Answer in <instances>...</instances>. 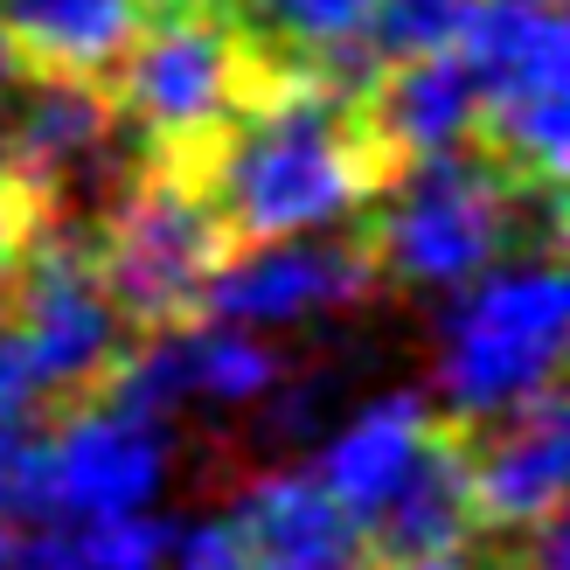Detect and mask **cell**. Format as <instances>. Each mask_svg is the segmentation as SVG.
I'll return each mask as SVG.
<instances>
[{
  "instance_id": "1",
  "label": "cell",
  "mask_w": 570,
  "mask_h": 570,
  "mask_svg": "<svg viewBox=\"0 0 570 570\" xmlns=\"http://www.w3.org/2000/svg\"><path fill=\"white\" fill-rule=\"evenodd\" d=\"M390 175L396 167L368 139L362 105L321 91L306 63H278L272 91L244 105L195 167V188L230 244H265L313 223H341L376 188H390Z\"/></svg>"
},
{
  "instance_id": "2",
  "label": "cell",
  "mask_w": 570,
  "mask_h": 570,
  "mask_svg": "<svg viewBox=\"0 0 570 570\" xmlns=\"http://www.w3.org/2000/svg\"><path fill=\"white\" fill-rule=\"evenodd\" d=\"M278 77V56L258 49L237 0H147L126 49L98 77L132 132V154L181 175L209 160L223 126L258 105Z\"/></svg>"
},
{
  "instance_id": "3",
  "label": "cell",
  "mask_w": 570,
  "mask_h": 570,
  "mask_svg": "<svg viewBox=\"0 0 570 570\" xmlns=\"http://www.w3.org/2000/svg\"><path fill=\"white\" fill-rule=\"evenodd\" d=\"M223 258H230V237L209 216L203 188H188L181 175H167L154 160H132L119 195L98 209L91 272L105 285V299L147 334L195 321L203 285Z\"/></svg>"
},
{
  "instance_id": "4",
  "label": "cell",
  "mask_w": 570,
  "mask_h": 570,
  "mask_svg": "<svg viewBox=\"0 0 570 570\" xmlns=\"http://www.w3.org/2000/svg\"><path fill=\"white\" fill-rule=\"evenodd\" d=\"M390 209L368 230L383 278L404 285H460L508 244V230H522V188L508 167L480 147H439L417 154L390 175Z\"/></svg>"
},
{
  "instance_id": "5",
  "label": "cell",
  "mask_w": 570,
  "mask_h": 570,
  "mask_svg": "<svg viewBox=\"0 0 570 570\" xmlns=\"http://www.w3.org/2000/svg\"><path fill=\"white\" fill-rule=\"evenodd\" d=\"M0 327L42 404H83L126 362V313L105 299L83 230H42L0 285Z\"/></svg>"
},
{
  "instance_id": "6",
  "label": "cell",
  "mask_w": 570,
  "mask_h": 570,
  "mask_svg": "<svg viewBox=\"0 0 570 570\" xmlns=\"http://www.w3.org/2000/svg\"><path fill=\"white\" fill-rule=\"evenodd\" d=\"M563 355V272L557 258H522L452 306L439 355L445 417L480 424L557 383Z\"/></svg>"
},
{
  "instance_id": "7",
  "label": "cell",
  "mask_w": 570,
  "mask_h": 570,
  "mask_svg": "<svg viewBox=\"0 0 570 570\" xmlns=\"http://www.w3.org/2000/svg\"><path fill=\"white\" fill-rule=\"evenodd\" d=\"M167 473V439L160 417L119 404V396H83L70 417L56 424V439H36L28 466L14 473V488L0 508H14L21 522H111L147 508Z\"/></svg>"
},
{
  "instance_id": "8",
  "label": "cell",
  "mask_w": 570,
  "mask_h": 570,
  "mask_svg": "<svg viewBox=\"0 0 570 570\" xmlns=\"http://www.w3.org/2000/svg\"><path fill=\"white\" fill-rule=\"evenodd\" d=\"M473 424L432 411L424 439L411 452V466L383 488V501L355 522L362 529V550L368 570H396V563H417V557H445V550H466L480 535V508H473Z\"/></svg>"
},
{
  "instance_id": "9",
  "label": "cell",
  "mask_w": 570,
  "mask_h": 570,
  "mask_svg": "<svg viewBox=\"0 0 570 570\" xmlns=\"http://www.w3.org/2000/svg\"><path fill=\"white\" fill-rule=\"evenodd\" d=\"M376 285L383 265L362 230V237H313L223 258L203 285V306H216L223 321H313L334 306H362Z\"/></svg>"
},
{
  "instance_id": "10",
  "label": "cell",
  "mask_w": 570,
  "mask_h": 570,
  "mask_svg": "<svg viewBox=\"0 0 570 570\" xmlns=\"http://www.w3.org/2000/svg\"><path fill=\"white\" fill-rule=\"evenodd\" d=\"M501 424L480 452L466 445L473 460V508L480 529H529L535 515L563 508V460H570V432H563V390H535L522 404L494 411Z\"/></svg>"
},
{
  "instance_id": "11",
  "label": "cell",
  "mask_w": 570,
  "mask_h": 570,
  "mask_svg": "<svg viewBox=\"0 0 570 570\" xmlns=\"http://www.w3.org/2000/svg\"><path fill=\"white\" fill-rule=\"evenodd\" d=\"M237 535L250 570H368L362 529L334 508L321 480L272 473L237 494Z\"/></svg>"
},
{
  "instance_id": "12",
  "label": "cell",
  "mask_w": 570,
  "mask_h": 570,
  "mask_svg": "<svg viewBox=\"0 0 570 570\" xmlns=\"http://www.w3.org/2000/svg\"><path fill=\"white\" fill-rule=\"evenodd\" d=\"M473 119H480V83H473L460 49H432V56H411V63H390L376 77V91L362 98V126L390 154V167L439 154V147H460L473 132Z\"/></svg>"
},
{
  "instance_id": "13",
  "label": "cell",
  "mask_w": 570,
  "mask_h": 570,
  "mask_svg": "<svg viewBox=\"0 0 570 570\" xmlns=\"http://www.w3.org/2000/svg\"><path fill=\"white\" fill-rule=\"evenodd\" d=\"M466 70L480 83V105H522V98H563V0H473L460 28Z\"/></svg>"
},
{
  "instance_id": "14",
  "label": "cell",
  "mask_w": 570,
  "mask_h": 570,
  "mask_svg": "<svg viewBox=\"0 0 570 570\" xmlns=\"http://www.w3.org/2000/svg\"><path fill=\"white\" fill-rule=\"evenodd\" d=\"M147 0H0V36L21 70L49 77H105L126 49Z\"/></svg>"
},
{
  "instance_id": "15",
  "label": "cell",
  "mask_w": 570,
  "mask_h": 570,
  "mask_svg": "<svg viewBox=\"0 0 570 570\" xmlns=\"http://www.w3.org/2000/svg\"><path fill=\"white\" fill-rule=\"evenodd\" d=\"M424 424H432L424 396L396 390V396H383V404H368V411L348 424V432L327 445V460H321V488L334 494V508H341L348 522H362L368 508L383 501L390 480L411 466V452H417V439H424Z\"/></svg>"
},
{
  "instance_id": "16",
  "label": "cell",
  "mask_w": 570,
  "mask_h": 570,
  "mask_svg": "<svg viewBox=\"0 0 570 570\" xmlns=\"http://www.w3.org/2000/svg\"><path fill=\"white\" fill-rule=\"evenodd\" d=\"M167 550L160 522H49L42 535H28L14 550V570H154V557Z\"/></svg>"
},
{
  "instance_id": "17",
  "label": "cell",
  "mask_w": 570,
  "mask_h": 570,
  "mask_svg": "<svg viewBox=\"0 0 570 570\" xmlns=\"http://www.w3.org/2000/svg\"><path fill=\"white\" fill-rule=\"evenodd\" d=\"M368 8H376V0H237V14H244L250 36H258V49L285 56V63H306L313 49L362 36Z\"/></svg>"
},
{
  "instance_id": "18",
  "label": "cell",
  "mask_w": 570,
  "mask_h": 570,
  "mask_svg": "<svg viewBox=\"0 0 570 570\" xmlns=\"http://www.w3.org/2000/svg\"><path fill=\"white\" fill-rule=\"evenodd\" d=\"M466 14H473V0H376L362 36L383 63H411V56H432V49L460 42Z\"/></svg>"
},
{
  "instance_id": "19",
  "label": "cell",
  "mask_w": 570,
  "mask_h": 570,
  "mask_svg": "<svg viewBox=\"0 0 570 570\" xmlns=\"http://www.w3.org/2000/svg\"><path fill=\"white\" fill-rule=\"evenodd\" d=\"M334 376H299V383H285L278 396H272V404H265V445H306L313 432H321V417H327V404H334Z\"/></svg>"
},
{
  "instance_id": "20",
  "label": "cell",
  "mask_w": 570,
  "mask_h": 570,
  "mask_svg": "<svg viewBox=\"0 0 570 570\" xmlns=\"http://www.w3.org/2000/svg\"><path fill=\"white\" fill-rule=\"evenodd\" d=\"M49 230L42 223V203L21 188V175L8 167V154H0V285H8V272L28 258V244H36Z\"/></svg>"
},
{
  "instance_id": "21",
  "label": "cell",
  "mask_w": 570,
  "mask_h": 570,
  "mask_svg": "<svg viewBox=\"0 0 570 570\" xmlns=\"http://www.w3.org/2000/svg\"><path fill=\"white\" fill-rule=\"evenodd\" d=\"M167 550H175V570H250L244 535H237L230 515H223V522H195V529H181V535H167Z\"/></svg>"
},
{
  "instance_id": "22",
  "label": "cell",
  "mask_w": 570,
  "mask_h": 570,
  "mask_svg": "<svg viewBox=\"0 0 570 570\" xmlns=\"http://www.w3.org/2000/svg\"><path fill=\"white\" fill-rule=\"evenodd\" d=\"M14 77H21V63H14V49H8V36H0V91H8Z\"/></svg>"
},
{
  "instance_id": "23",
  "label": "cell",
  "mask_w": 570,
  "mask_h": 570,
  "mask_svg": "<svg viewBox=\"0 0 570 570\" xmlns=\"http://www.w3.org/2000/svg\"><path fill=\"white\" fill-rule=\"evenodd\" d=\"M0 563H8V529H0Z\"/></svg>"
}]
</instances>
